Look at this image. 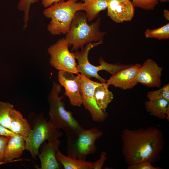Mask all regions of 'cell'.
Listing matches in <instances>:
<instances>
[{"mask_svg": "<svg viewBox=\"0 0 169 169\" xmlns=\"http://www.w3.org/2000/svg\"><path fill=\"white\" fill-rule=\"evenodd\" d=\"M69 46L65 38H63L50 46L48 52L50 56V64L59 71L79 74L74 52L69 51Z\"/></svg>", "mask_w": 169, "mask_h": 169, "instance_id": "cell-8", "label": "cell"}, {"mask_svg": "<svg viewBox=\"0 0 169 169\" xmlns=\"http://www.w3.org/2000/svg\"><path fill=\"white\" fill-rule=\"evenodd\" d=\"M39 1V0H19L18 8L19 10L23 13L24 29L26 28L28 26V23L29 19L30 9L31 5L38 2Z\"/></svg>", "mask_w": 169, "mask_h": 169, "instance_id": "cell-23", "label": "cell"}, {"mask_svg": "<svg viewBox=\"0 0 169 169\" xmlns=\"http://www.w3.org/2000/svg\"><path fill=\"white\" fill-rule=\"evenodd\" d=\"M16 135L9 129L0 125V136H10Z\"/></svg>", "mask_w": 169, "mask_h": 169, "instance_id": "cell-29", "label": "cell"}, {"mask_svg": "<svg viewBox=\"0 0 169 169\" xmlns=\"http://www.w3.org/2000/svg\"><path fill=\"white\" fill-rule=\"evenodd\" d=\"M145 36L147 38H154L159 40L169 38V23L157 28L147 29L145 32Z\"/></svg>", "mask_w": 169, "mask_h": 169, "instance_id": "cell-21", "label": "cell"}, {"mask_svg": "<svg viewBox=\"0 0 169 169\" xmlns=\"http://www.w3.org/2000/svg\"><path fill=\"white\" fill-rule=\"evenodd\" d=\"M141 66L139 64H131L112 75L106 80L107 83L123 90L132 89L138 84L136 76Z\"/></svg>", "mask_w": 169, "mask_h": 169, "instance_id": "cell-13", "label": "cell"}, {"mask_svg": "<svg viewBox=\"0 0 169 169\" xmlns=\"http://www.w3.org/2000/svg\"><path fill=\"white\" fill-rule=\"evenodd\" d=\"M9 137L0 136V161H3L4 151Z\"/></svg>", "mask_w": 169, "mask_h": 169, "instance_id": "cell-28", "label": "cell"}, {"mask_svg": "<svg viewBox=\"0 0 169 169\" xmlns=\"http://www.w3.org/2000/svg\"><path fill=\"white\" fill-rule=\"evenodd\" d=\"M103 43L98 42L89 43L86 44L80 51L78 50L74 52L75 59L78 61L76 66L78 72L81 76L91 79L95 78L100 83H105L106 80L100 76L98 72L104 70L114 75L124 69L128 67L131 64H124L120 63L110 64L105 61L102 57L99 60L100 65L95 66L90 64L88 59V55L90 49Z\"/></svg>", "mask_w": 169, "mask_h": 169, "instance_id": "cell-6", "label": "cell"}, {"mask_svg": "<svg viewBox=\"0 0 169 169\" xmlns=\"http://www.w3.org/2000/svg\"><path fill=\"white\" fill-rule=\"evenodd\" d=\"M108 16L117 23L132 20L135 7L130 0H107Z\"/></svg>", "mask_w": 169, "mask_h": 169, "instance_id": "cell-12", "label": "cell"}, {"mask_svg": "<svg viewBox=\"0 0 169 169\" xmlns=\"http://www.w3.org/2000/svg\"><path fill=\"white\" fill-rule=\"evenodd\" d=\"M60 142L59 139L53 141H45L42 143L39 157L41 162L40 169H59L62 167L56 154L59 150Z\"/></svg>", "mask_w": 169, "mask_h": 169, "instance_id": "cell-14", "label": "cell"}, {"mask_svg": "<svg viewBox=\"0 0 169 169\" xmlns=\"http://www.w3.org/2000/svg\"><path fill=\"white\" fill-rule=\"evenodd\" d=\"M31 129L25 141V150L29 151L33 158L36 159L39 154V149L46 140L53 141L63 135L49 120L48 121L42 114L31 113L28 120Z\"/></svg>", "mask_w": 169, "mask_h": 169, "instance_id": "cell-3", "label": "cell"}, {"mask_svg": "<svg viewBox=\"0 0 169 169\" xmlns=\"http://www.w3.org/2000/svg\"><path fill=\"white\" fill-rule=\"evenodd\" d=\"M146 111L160 119L169 118V101L164 99L149 100L145 102Z\"/></svg>", "mask_w": 169, "mask_h": 169, "instance_id": "cell-17", "label": "cell"}, {"mask_svg": "<svg viewBox=\"0 0 169 169\" xmlns=\"http://www.w3.org/2000/svg\"><path fill=\"white\" fill-rule=\"evenodd\" d=\"M103 132L96 128L84 129L66 134L67 156L86 160L87 156L97 151L95 141Z\"/></svg>", "mask_w": 169, "mask_h": 169, "instance_id": "cell-7", "label": "cell"}, {"mask_svg": "<svg viewBox=\"0 0 169 169\" xmlns=\"http://www.w3.org/2000/svg\"><path fill=\"white\" fill-rule=\"evenodd\" d=\"M10 119V130L23 137L25 141L31 130L28 121L24 118L19 111L13 109L9 113Z\"/></svg>", "mask_w": 169, "mask_h": 169, "instance_id": "cell-16", "label": "cell"}, {"mask_svg": "<svg viewBox=\"0 0 169 169\" xmlns=\"http://www.w3.org/2000/svg\"><path fill=\"white\" fill-rule=\"evenodd\" d=\"M163 68L151 59H147L143 64L136 76V81L149 87H159L161 85V77Z\"/></svg>", "mask_w": 169, "mask_h": 169, "instance_id": "cell-11", "label": "cell"}, {"mask_svg": "<svg viewBox=\"0 0 169 169\" xmlns=\"http://www.w3.org/2000/svg\"><path fill=\"white\" fill-rule=\"evenodd\" d=\"M77 0L62 1L55 3L45 9L43 14L50 19L47 29L53 35L66 34L69 30L75 13L82 10L81 4Z\"/></svg>", "mask_w": 169, "mask_h": 169, "instance_id": "cell-4", "label": "cell"}, {"mask_svg": "<svg viewBox=\"0 0 169 169\" xmlns=\"http://www.w3.org/2000/svg\"><path fill=\"white\" fill-rule=\"evenodd\" d=\"M105 151L101 152L99 158L95 162H93L92 169H101L107 158Z\"/></svg>", "mask_w": 169, "mask_h": 169, "instance_id": "cell-27", "label": "cell"}, {"mask_svg": "<svg viewBox=\"0 0 169 169\" xmlns=\"http://www.w3.org/2000/svg\"><path fill=\"white\" fill-rule=\"evenodd\" d=\"M128 169H161L160 167L153 166L151 163L148 161H144L136 164L129 165Z\"/></svg>", "mask_w": 169, "mask_h": 169, "instance_id": "cell-26", "label": "cell"}, {"mask_svg": "<svg viewBox=\"0 0 169 169\" xmlns=\"http://www.w3.org/2000/svg\"><path fill=\"white\" fill-rule=\"evenodd\" d=\"M79 11L75 13L65 38L69 45H72L71 51L79 48L82 49L89 43H103L106 33L100 30V18L95 22L89 24L85 13Z\"/></svg>", "mask_w": 169, "mask_h": 169, "instance_id": "cell-2", "label": "cell"}, {"mask_svg": "<svg viewBox=\"0 0 169 169\" xmlns=\"http://www.w3.org/2000/svg\"><path fill=\"white\" fill-rule=\"evenodd\" d=\"M25 150V141L22 136L16 135L9 137L4 151L3 161L17 162L28 160L18 159Z\"/></svg>", "mask_w": 169, "mask_h": 169, "instance_id": "cell-15", "label": "cell"}, {"mask_svg": "<svg viewBox=\"0 0 169 169\" xmlns=\"http://www.w3.org/2000/svg\"><path fill=\"white\" fill-rule=\"evenodd\" d=\"M121 139L122 153L129 165L144 161L155 162L160 158L164 146L162 131L153 127L125 129Z\"/></svg>", "mask_w": 169, "mask_h": 169, "instance_id": "cell-1", "label": "cell"}, {"mask_svg": "<svg viewBox=\"0 0 169 169\" xmlns=\"http://www.w3.org/2000/svg\"><path fill=\"white\" fill-rule=\"evenodd\" d=\"M14 106L10 103L0 101V125L10 130V119L9 113Z\"/></svg>", "mask_w": 169, "mask_h": 169, "instance_id": "cell-22", "label": "cell"}, {"mask_svg": "<svg viewBox=\"0 0 169 169\" xmlns=\"http://www.w3.org/2000/svg\"><path fill=\"white\" fill-rule=\"evenodd\" d=\"M81 7L82 10L85 12L88 21H91L107 8V0H87L82 3Z\"/></svg>", "mask_w": 169, "mask_h": 169, "instance_id": "cell-20", "label": "cell"}, {"mask_svg": "<svg viewBox=\"0 0 169 169\" xmlns=\"http://www.w3.org/2000/svg\"><path fill=\"white\" fill-rule=\"evenodd\" d=\"M67 71H59L58 79L59 84L64 87V95L68 97L72 105L80 107L82 105L83 90L81 75H74Z\"/></svg>", "mask_w": 169, "mask_h": 169, "instance_id": "cell-9", "label": "cell"}, {"mask_svg": "<svg viewBox=\"0 0 169 169\" xmlns=\"http://www.w3.org/2000/svg\"><path fill=\"white\" fill-rule=\"evenodd\" d=\"M56 156L65 169H92V162L66 156L59 150Z\"/></svg>", "mask_w": 169, "mask_h": 169, "instance_id": "cell-19", "label": "cell"}, {"mask_svg": "<svg viewBox=\"0 0 169 169\" xmlns=\"http://www.w3.org/2000/svg\"><path fill=\"white\" fill-rule=\"evenodd\" d=\"M147 97L149 100L164 99L169 101V84L164 85L161 89L148 92Z\"/></svg>", "mask_w": 169, "mask_h": 169, "instance_id": "cell-24", "label": "cell"}, {"mask_svg": "<svg viewBox=\"0 0 169 169\" xmlns=\"http://www.w3.org/2000/svg\"><path fill=\"white\" fill-rule=\"evenodd\" d=\"M82 0V1H84V2L86 1L87 0Z\"/></svg>", "mask_w": 169, "mask_h": 169, "instance_id": "cell-34", "label": "cell"}, {"mask_svg": "<svg viewBox=\"0 0 169 169\" xmlns=\"http://www.w3.org/2000/svg\"><path fill=\"white\" fill-rule=\"evenodd\" d=\"M163 16L167 20H169V11L166 9H165L163 11Z\"/></svg>", "mask_w": 169, "mask_h": 169, "instance_id": "cell-31", "label": "cell"}, {"mask_svg": "<svg viewBox=\"0 0 169 169\" xmlns=\"http://www.w3.org/2000/svg\"><path fill=\"white\" fill-rule=\"evenodd\" d=\"M15 162L14 161H0V165L8 163H11V162Z\"/></svg>", "mask_w": 169, "mask_h": 169, "instance_id": "cell-32", "label": "cell"}, {"mask_svg": "<svg viewBox=\"0 0 169 169\" xmlns=\"http://www.w3.org/2000/svg\"><path fill=\"white\" fill-rule=\"evenodd\" d=\"M62 0H41L42 3L45 8H47L53 4L60 2Z\"/></svg>", "mask_w": 169, "mask_h": 169, "instance_id": "cell-30", "label": "cell"}, {"mask_svg": "<svg viewBox=\"0 0 169 169\" xmlns=\"http://www.w3.org/2000/svg\"><path fill=\"white\" fill-rule=\"evenodd\" d=\"M109 85L107 83H102L95 88L94 92V97L97 106L105 112L114 98L113 93L108 89Z\"/></svg>", "mask_w": 169, "mask_h": 169, "instance_id": "cell-18", "label": "cell"}, {"mask_svg": "<svg viewBox=\"0 0 169 169\" xmlns=\"http://www.w3.org/2000/svg\"><path fill=\"white\" fill-rule=\"evenodd\" d=\"M83 90L82 104L91 114L94 121L102 122L108 116L107 112L101 110L97 106L94 97L95 88L102 83L93 81L84 76H81Z\"/></svg>", "mask_w": 169, "mask_h": 169, "instance_id": "cell-10", "label": "cell"}, {"mask_svg": "<svg viewBox=\"0 0 169 169\" xmlns=\"http://www.w3.org/2000/svg\"><path fill=\"white\" fill-rule=\"evenodd\" d=\"M61 87L59 84L53 82L48 98L50 106L49 121L57 130L61 129L66 134L83 129L72 112L66 110L62 100L64 97L59 96L62 91Z\"/></svg>", "mask_w": 169, "mask_h": 169, "instance_id": "cell-5", "label": "cell"}, {"mask_svg": "<svg viewBox=\"0 0 169 169\" xmlns=\"http://www.w3.org/2000/svg\"><path fill=\"white\" fill-rule=\"evenodd\" d=\"M135 7L147 10H153L159 3L157 0H132Z\"/></svg>", "mask_w": 169, "mask_h": 169, "instance_id": "cell-25", "label": "cell"}, {"mask_svg": "<svg viewBox=\"0 0 169 169\" xmlns=\"http://www.w3.org/2000/svg\"><path fill=\"white\" fill-rule=\"evenodd\" d=\"M158 1H160L161 3H164L166 2H169V0H157Z\"/></svg>", "mask_w": 169, "mask_h": 169, "instance_id": "cell-33", "label": "cell"}]
</instances>
